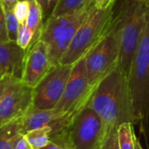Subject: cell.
Wrapping results in <instances>:
<instances>
[{
    "instance_id": "8fae6325",
    "label": "cell",
    "mask_w": 149,
    "mask_h": 149,
    "mask_svg": "<svg viewBox=\"0 0 149 149\" xmlns=\"http://www.w3.org/2000/svg\"><path fill=\"white\" fill-rule=\"evenodd\" d=\"M52 66L45 44L38 39L26 50L24 71L21 80L34 88Z\"/></svg>"
},
{
    "instance_id": "2e32d148",
    "label": "cell",
    "mask_w": 149,
    "mask_h": 149,
    "mask_svg": "<svg viewBox=\"0 0 149 149\" xmlns=\"http://www.w3.org/2000/svg\"><path fill=\"white\" fill-rule=\"evenodd\" d=\"M52 132V127L51 126H45L27 132L24 136L32 148L39 149L51 142Z\"/></svg>"
},
{
    "instance_id": "7a4b0ae2",
    "label": "cell",
    "mask_w": 149,
    "mask_h": 149,
    "mask_svg": "<svg viewBox=\"0 0 149 149\" xmlns=\"http://www.w3.org/2000/svg\"><path fill=\"white\" fill-rule=\"evenodd\" d=\"M132 100L133 123L145 134L149 114V9L144 30L127 75Z\"/></svg>"
},
{
    "instance_id": "9c48e42d",
    "label": "cell",
    "mask_w": 149,
    "mask_h": 149,
    "mask_svg": "<svg viewBox=\"0 0 149 149\" xmlns=\"http://www.w3.org/2000/svg\"><path fill=\"white\" fill-rule=\"evenodd\" d=\"M72 65H52L39 83L32 88L31 107L40 110L54 109L64 93Z\"/></svg>"
},
{
    "instance_id": "ac0fdd59",
    "label": "cell",
    "mask_w": 149,
    "mask_h": 149,
    "mask_svg": "<svg viewBox=\"0 0 149 149\" xmlns=\"http://www.w3.org/2000/svg\"><path fill=\"white\" fill-rule=\"evenodd\" d=\"M4 13V19H5V25L7 30V34L10 41H17V32L19 28V22L17 21L13 9H6L3 8Z\"/></svg>"
},
{
    "instance_id": "484cf974",
    "label": "cell",
    "mask_w": 149,
    "mask_h": 149,
    "mask_svg": "<svg viewBox=\"0 0 149 149\" xmlns=\"http://www.w3.org/2000/svg\"><path fill=\"white\" fill-rule=\"evenodd\" d=\"M39 149H69V148H67L66 147H65V146H63V145H61V144H58V143H57V142H54V141H51V142H50L49 144H47L46 146H45V147H43V148H39Z\"/></svg>"
},
{
    "instance_id": "d6986e66",
    "label": "cell",
    "mask_w": 149,
    "mask_h": 149,
    "mask_svg": "<svg viewBox=\"0 0 149 149\" xmlns=\"http://www.w3.org/2000/svg\"><path fill=\"white\" fill-rule=\"evenodd\" d=\"M34 33L27 27L26 24H19L17 44L24 51H26L32 44Z\"/></svg>"
},
{
    "instance_id": "e0dca14e",
    "label": "cell",
    "mask_w": 149,
    "mask_h": 149,
    "mask_svg": "<svg viewBox=\"0 0 149 149\" xmlns=\"http://www.w3.org/2000/svg\"><path fill=\"white\" fill-rule=\"evenodd\" d=\"M118 144L120 149H135V134L134 124L125 122L119 126L117 129Z\"/></svg>"
},
{
    "instance_id": "5b68a950",
    "label": "cell",
    "mask_w": 149,
    "mask_h": 149,
    "mask_svg": "<svg viewBox=\"0 0 149 149\" xmlns=\"http://www.w3.org/2000/svg\"><path fill=\"white\" fill-rule=\"evenodd\" d=\"M148 9L142 0H127L117 15L120 20V37L117 68L127 76L144 30Z\"/></svg>"
},
{
    "instance_id": "ffe728a7",
    "label": "cell",
    "mask_w": 149,
    "mask_h": 149,
    "mask_svg": "<svg viewBox=\"0 0 149 149\" xmlns=\"http://www.w3.org/2000/svg\"><path fill=\"white\" fill-rule=\"evenodd\" d=\"M30 3L29 0H19L14 6L15 16L19 24H25L29 13Z\"/></svg>"
},
{
    "instance_id": "5bb4252c",
    "label": "cell",
    "mask_w": 149,
    "mask_h": 149,
    "mask_svg": "<svg viewBox=\"0 0 149 149\" xmlns=\"http://www.w3.org/2000/svg\"><path fill=\"white\" fill-rule=\"evenodd\" d=\"M30 7H29V13L26 19V25L27 27L34 33L33 42L38 40L41 35L42 28L44 25V17L43 12L41 10L40 5L38 3L36 0H29Z\"/></svg>"
},
{
    "instance_id": "f1b7e54d",
    "label": "cell",
    "mask_w": 149,
    "mask_h": 149,
    "mask_svg": "<svg viewBox=\"0 0 149 149\" xmlns=\"http://www.w3.org/2000/svg\"><path fill=\"white\" fill-rule=\"evenodd\" d=\"M135 149H143L142 146L141 145L140 140L137 137H135Z\"/></svg>"
},
{
    "instance_id": "6da1fadb",
    "label": "cell",
    "mask_w": 149,
    "mask_h": 149,
    "mask_svg": "<svg viewBox=\"0 0 149 149\" xmlns=\"http://www.w3.org/2000/svg\"><path fill=\"white\" fill-rule=\"evenodd\" d=\"M86 105L100 117L107 132L118 129L122 123H133L127 76L116 68L94 87Z\"/></svg>"
},
{
    "instance_id": "44dd1931",
    "label": "cell",
    "mask_w": 149,
    "mask_h": 149,
    "mask_svg": "<svg viewBox=\"0 0 149 149\" xmlns=\"http://www.w3.org/2000/svg\"><path fill=\"white\" fill-rule=\"evenodd\" d=\"M100 149H120L118 144L117 129H113L107 132Z\"/></svg>"
},
{
    "instance_id": "52a82bcc",
    "label": "cell",
    "mask_w": 149,
    "mask_h": 149,
    "mask_svg": "<svg viewBox=\"0 0 149 149\" xmlns=\"http://www.w3.org/2000/svg\"><path fill=\"white\" fill-rule=\"evenodd\" d=\"M120 47V20L116 16L106 35L85 56L86 75L93 90L118 67Z\"/></svg>"
},
{
    "instance_id": "83f0119b",
    "label": "cell",
    "mask_w": 149,
    "mask_h": 149,
    "mask_svg": "<svg viewBox=\"0 0 149 149\" xmlns=\"http://www.w3.org/2000/svg\"><path fill=\"white\" fill-rule=\"evenodd\" d=\"M7 79H8V76H6V75H4L3 78L0 79V100L3 94V91H4L6 83H7Z\"/></svg>"
},
{
    "instance_id": "603a6c76",
    "label": "cell",
    "mask_w": 149,
    "mask_h": 149,
    "mask_svg": "<svg viewBox=\"0 0 149 149\" xmlns=\"http://www.w3.org/2000/svg\"><path fill=\"white\" fill-rule=\"evenodd\" d=\"M9 38L7 34V30H6V25H5V19H4V13H3V9L0 2V43H4L8 42Z\"/></svg>"
},
{
    "instance_id": "3957f363",
    "label": "cell",
    "mask_w": 149,
    "mask_h": 149,
    "mask_svg": "<svg viewBox=\"0 0 149 149\" xmlns=\"http://www.w3.org/2000/svg\"><path fill=\"white\" fill-rule=\"evenodd\" d=\"M107 134L103 120L86 105L71 117L61 131L51 134V141L69 149H100Z\"/></svg>"
},
{
    "instance_id": "4fadbf2b",
    "label": "cell",
    "mask_w": 149,
    "mask_h": 149,
    "mask_svg": "<svg viewBox=\"0 0 149 149\" xmlns=\"http://www.w3.org/2000/svg\"><path fill=\"white\" fill-rule=\"evenodd\" d=\"M22 117L0 126V149H13L17 139L23 134Z\"/></svg>"
},
{
    "instance_id": "d4e9b609",
    "label": "cell",
    "mask_w": 149,
    "mask_h": 149,
    "mask_svg": "<svg viewBox=\"0 0 149 149\" xmlns=\"http://www.w3.org/2000/svg\"><path fill=\"white\" fill-rule=\"evenodd\" d=\"M94 5L99 9H107L112 5H114L115 0H93Z\"/></svg>"
},
{
    "instance_id": "4dcf8cb0",
    "label": "cell",
    "mask_w": 149,
    "mask_h": 149,
    "mask_svg": "<svg viewBox=\"0 0 149 149\" xmlns=\"http://www.w3.org/2000/svg\"><path fill=\"white\" fill-rule=\"evenodd\" d=\"M3 74H2V72H0V79H1V78H3Z\"/></svg>"
},
{
    "instance_id": "30bf717a",
    "label": "cell",
    "mask_w": 149,
    "mask_h": 149,
    "mask_svg": "<svg viewBox=\"0 0 149 149\" xmlns=\"http://www.w3.org/2000/svg\"><path fill=\"white\" fill-rule=\"evenodd\" d=\"M32 88L21 79L8 76L0 100V126L22 117L31 107Z\"/></svg>"
},
{
    "instance_id": "f546056e",
    "label": "cell",
    "mask_w": 149,
    "mask_h": 149,
    "mask_svg": "<svg viewBox=\"0 0 149 149\" xmlns=\"http://www.w3.org/2000/svg\"><path fill=\"white\" fill-rule=\"evenodd\" d=\"M144 3H145V4L148 6V7H149V0H142Z\"/></svg>"
},
{
    "instance_id": "7c38bea8",
    "label": "cell",
    "mask_w": 149,
    "mask_h": 149,
    "mask_svg": "<svg viewBox=\"0 0 149 149\" xmlns=\"http://www.w3.org/2000/svg\"><path fill=\"white\" fill-rule=\"evenodd\" d=\"M25 56L26 51L23 50L17 42L0 43V72L2 74L21 79Z\"/></svg>"
},
{
    "instance_id": "4316f807",
    "label": "cell",
    "mask_w": 149,
    "mask_h": 149,
    "mask_svg": "<svg viewBox=\"0 0 149 149\" xmlns=\"http://www.w3.org/2000/svg\"><path fill=\"white\" fill-rule=\"evenodd\" d=\"M19 0H0L2 6L6 9H14L15 4Z\"/></svg>"
},
{
    "instance_id": "9a60e30c",
    "label": "cell",
    "mask_w": 149,
    "mask_h": 149,
    "mask_svg": "<svg viewBox=\"0 0 149 149\" xmlns=\"http://www.w3.org/2000/svg\"><path fill=\"white\" fill-rule=\"evenodd\" d=\"M93 3V0H58L51 16L58 17L71 15L88 6H91Z\"/></svg>"
},
{
    "instance_id": "7402d4cb",
    "label": "cell",
    "mask_w": 149,
    "mask_h": 149,
    "mask_svg": "<svg viewBox=\"0 0 149 149\" xmlns=\"http://www.w3.org/2000/svg\"><path fill=\"white\" fill-rule=\"evenodd\" d=\"M36 1L41 7L44 20L46 21V19L52 15V12L58 0H36Z\"/></svg>"
},
{
    "instance_id": "8992f818",
    "label": "cell",
    "mask_w": 149,
    "mask_h": 149,
    "mask_svg": "<svg viewBox=\"0 0 149 149\" xmlns=\"http://www.w3.org/2000/svg\"><path fill=\"white\" fill-rule=\"evenodd\" d=\"M93 6L94 3L71 15L50 16L45 21L39 39L45 44L52 65L59 63L78 29L86 20Z\"/></svg>"
},
{
    "instance_id": "cb8c5ba5",
    "label": "cell",
    "mask_w": 149,
    "mask_h": 149,
    "mask_svg": "<svg viewBox=\"0 0 149 149\" xmlns=\"http://www.w3.org/2000/svg\"><path fill=\"white\" fill-rule=\"evenodd\" d=\"M13 149H33L32 147L29 144V142L27 141L24 134H20L18 136V138L17 139Z\"/></svg>"
},
{
    "instance_id": "ba28073f",
    "label": "cell",
    "mask_w": 149,
    "mask_h": 149,
    "mask_svg": "<svg viewBox=\"0 0 149 149\" xmlns=\"http://www.w3.org/2000/svg\"><path fill=\"white\" fill-rule=\"evenodd\" d=\"M93 91L88 82L86 60L83 57L72 65L62 98L54 110L62 116L72 117L86 106Z\"/></svg>"
},
{
    "instance_id": "277c9868",
    "label": "cell",
    "mask_w": 149,
    "mask_h": 149,
    "mask_svg": "<svg viewBox=\"0 0 149 149\" xmlns=\"http://www.w3.org/2000/svg\"><path fill=\"white\" fill-rule=\"evenodd\" d=\"M113 6L99 9L95 5L78 29L68 49L61 57V65H72L91 51L108 31L113 17Z\"/></svg>"
}]
</instances>
